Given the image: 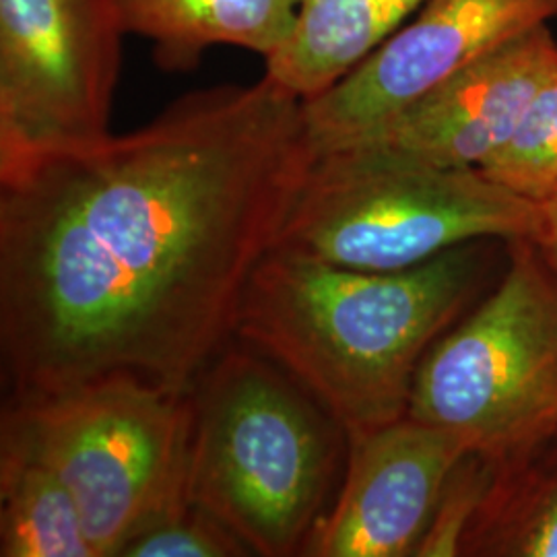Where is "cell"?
Returning <instances> with one entry per match:
<instances>
[{
  "label": "cell",
  "mask_w": 557,
  "mask_h": 557,
  "mask_svg": "<svg viewBox=\"0 0 557 557\" xmlns=\"http://www.w3.org/2000/svg\"><path fill=\"white\" fill-rule=\"evenodd\" d=\"M317 160L304 100L262 75L0 176L9 398L110 376L195 391Z\"/></svg>",
  "instance_id": "obj_1"
},
{
  "label": "cell",
  "mask_w": 557,
  "mask_h": 557,
  "mask_svg": "<svg viewBox=\"0 0 557 557\" xmlns=\"http://www.w3.org/2000/svg\"><path fill=\"white\" fill-rule=\"evenodd\" d=\"M487 242L397 273L273 248L248 283L236 338L299 382L349 442L361 438L409 413L421 361L483 292Z\"/></svg>",
  "instance_id": "obj_2"
},
{
  "label": "cell",
  "mask_w": 557,
  "mask_h": 557,
  "mask_svg": "<svg viewBox=\"0 0 557 557\" xmlns=\"http://www.w3.org/2000/svg\"><path fill=\"white\" fill-rule=\"evenodd\" d=\"M188 502L260 557L301 556L333 504L349 438L275 361L230 345L200 376Z\"/></svg>",
  "instance_id": "obj_3"
},
{
  "label": "cell",
  "mask_w": 557,
  "mask_h": 557,
  "mask_svg": "<svg viewBox=\"0 0 557 557\" xmlns=\"http://www.w3.org/2000/svg\"><path fill=\"white\" fill-rule=\"evenodd\" d=\"M193 393L133 376L9 398L0 448L46 465L71 492L98 557L122 552L188 506Z\"/></svg>",
  "instance_id": "obj_4"
},
{
  "label": "cell",
  "mask_w": 557,
  "mask_h": 557,
  "mask_svg": "<svg viewBox=\"0 0 557 557\" xmlns=\"http://www.w3.org/2000/svg\"><path fill=\"white\" fill-rule=\"evenodd\" d=\"M539 207L479 168H434L366 147L320 153L278 250L335 267L397 273L478 239H531Z\"/></svg>",
  "instance_id": "obj_5"
},
{
  "label": "cell",
  "mask_w": 557,
  "mask_h": 557,
  "mask_svg": "<svg viewBox=\"0 0 557 557\" xmlns=\"http://www.w3.org/2000/svg\"><path fill=\"white\" fill-rule=\"evenodd\" d=\"M506 248L498 285L421 361L407 413L492 465L557 432V287L529 239Z\"/></svg>",
  "instance_id": "obj_6"
},
{
  "label": "cell",
  "mask_w": 557,
  "mask_h": 557,
  "mask_svg": "<svg viewBox=\"0 0 557 557\" xmlns=\"http://www.w3.org/2000/svg\"><path fill=\"white\" fill-rule=\"evenodd\" d=\"M119 0H0V176L110 133Z\"/></svg>",
  "instance_id": "obj_7"
},
{
  "label": "cell",
  "mask_w": 557,
  "mask_h": 557,
  "mask_svg": "<svg viewBox=\"0 0 557 557\" xmlns=\"http://www.w3.org/2000/svg\"><path fill=\"white\" fill-rule=\"evenodd\" d=\"M556 17L557 0H425L354 73L304 101L317 156L368 137L483 54Z\"/></svg>",
  "instance_id": "obj_8"
},
{
  "label": "cell",
  "mask_w": 557,
  "mask_h": 557,
  "mask_svg": "<svg viewBox=\"0 0 557 557\" xmlns=\"http://www.w3.org/2000/svg\"><path fill=\"white\" fill-rule=\"evenodd\" d=\"M467 453L455 434L409 416L351 440L337 498L301 556H416L444 483Z\"/></svg>",
  "instance_id": "obj_9"
},
{
  "label": "cell",
  "mask_w": 557,
  "mask_h": 557,
  "mask_svg": "<svg viewBox=\"0 0 557 557\" xmlns=\"http://www.w3.org/2000/svg\"><path fill=\"white\" fill-rule=\"evenodd\" d=\"M556 69L557 40L549 25H539L483 54L347 147L434 168H481L515 135Z\"/></svg>",
  "instance_id": "obj_10"
},
{
  "label": "cell",
  "mask_w": 557,
  "mask_h": 557,
  "mask_svg": "<svg viewBox=\"0 0 557 557\" xmlns=\"http://www.w3.org/2000/svg\"><path fill=\"white\" fill-rule=\"evenodd\" d=\"M425 0H299L298 17L264 75L312 100L354 73Z\"/></svg>",
  "instance_id": "obj_11"
},
{
  "label": "cell",
  "mask_w": 557,
  "mask_h": 557,
  "mask_svg": "<svg viewBox=\"0 0 557 557\" xmlns=\"http://www.w3.org/2000/svg\"><path fill=\"white\" fill-rule=\"evenodd\" d=\"M126 34L151 41L163 69H193L211 46L271 59L289 38L299 0H119Z\"/></svg>",
  "instance_id": "obj_12"
},
{
  "label": "cell",
  "mask_w": 557,
  "mask_h": 557,
  "mask_svg": "<svg viewBox=\"0 0 557 557\" xmlns=\"http://www.w3.org/2000/svg\"><path fill=\"white\" fill-rule=\"evenodd\" d=\"M460 556L557 557V432L494 465Z\"/></svg>",
  "instance_id": "obj_13"
},
{
  "label": "cell",
  "mask_w": 557,
  "mask_h": 557,
  "mask_svg": "<svg viewBox=\"0 0 557 557\" xmlns=\"http://www.w3.org/2000/svg\"><path fill=\"white\" fill-rule=\"evenodd\" d=\"M0 556L98 557L79 508L46 465L0 448Z\"/></svg>",
  "instance_id": "obj_14"
},
{
  "label": "cell",
  "mask_w": 557,
  "mask_h": 557,
  "mask_svg": "<svg viewBox=\"0 0 557 557\" xmlns=\"http://www.w3.org/2000/svg\"><path fill=\"white\" fill-rule=\"evenodd\" d=\"M479 170L535 205L556 193L557 69L527 108L515 135Z\"/></svg>",
  "instance_id": "obj_15"
},
{
  "label": "cell",
  "mask_w": 557,
  "mask_h": 557,
  "mask_svg": "<svg viewBox=\"0 0 557 557\" xmlns=\"http://www.w3.org/2000/svg\"><path fill=\"white\" fill-rule=\"evenodd\" d=\"M492 475L494 465L478 453H467L458 460L457 467L444 483L436 512L425 535L419 541L416 556H460L462 539L478 515Z\"/></svg>",
  "instance_id": "obj_16"
},
{
  "label": "cell",
  "mask_w": 557,
  "mask_h": 557,
  "mask_svg": "<svg viewBox=\"0 0 557 557\" xmlns=\"http://www.w3.org/2000/svg\"><path fill=\"white\" fill-rule=\"evenodd\" d=\"M244 557L248 545L218 518L188 506L180 517L135 539L122 557Z\"/></svg>",
  "instance_id": "obj_17"
},
{
  "label": "cell",
  "mask_w": 557,
  "mask_h": 557,
  "mask_svg": "<svg viewBox=\"0 0 557 557\" xmlns=\"http://www.w3.org/2000/svg\"><path fill=\"white\" fill-rule=\"evenodd\" d=\"M537 230L529 239L541 267L557 287V190L549 199L539 202Z\"/></svg>",
  "instance_id": "obj_18"
}]
</instances>
